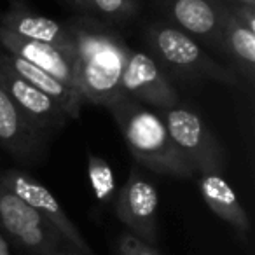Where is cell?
I'll return each mask as SVG.
<instances>
[{"instance_id":"1","label":"cell","mask_w":255,"mask_h":255,"mask_svg":"<svg viewBox=\"0 0 255 255\" xmlns=\"http://www.w3.org/2000/svg\"><path fill=\"white\" fill-rule=\"evenodd\" d=\"M74 39L77 84L86 103L112 107L121 98V77L131 47L112 28L93 16L68 19Z\"/></svg>"},{"instance_id":"2","label":"cell","mask_w":255,"mask_h":255,"mask_svg":"<svg viewBox=\"0 0 255 255\" xmlns=\"http://www.w3.org/2000/svg\"><path fill=\"white\" fill-rule=\"evenodd\" d=\"M109 110L123 133L128 150L140 166L180 178L194 175V170L173 145L163 117L156 109L124 96Z\"/></svg>"},{"instance_id":"3","label":"cell","mask_w":255,"mask_h":255,"mask_svg":"<svg viewBox=\"0 0 255 255\" xmlns=\"http://www.w3.org/2000/svg\"><path fill=\"white\" fill-rule=\"evenodd\" d=\"M145 44L150 56L168 75L184 81L213 79L227 86H236L240 81L233 68L215 61L194 39L170 23H152L145 32Z\"/></svg>"},{"instance_id":"4","label":"cell","mask_w":255,"mask_h":255,"mask_svg":"<svg viewBox=\"0 0 255 255\" xmlns=\"http://www.w3.org/2000/svg\"><path fill=\"white\" fill-rule=\"evenodd\" d=\"M0 224L33 255H84L74 248L42 215L0 184Z\"/></svg>"},{"instance_id":"5","label":"cell","mask_w":255,"mask_h":255,"mask_svg":"<svg viewBox=\"0 0 255 255\" xmlns=\"http://www.w3.org/2000/svg\"><path fill=\"white\" fill-rule=\"evenodd\" d=\"M170 138L187 164L199 173H222L224 152L199 114L185 107L157 110Z\"/></svg>"},{"instance_id":"6","label":"cell","mask_w":255,"mask_h":255,"mask_svg":"<svg viewBox=\"0 0 255 255\" xmlns=\"http://www.w3.org/2000/svg\"><path fill=\"white\" fill-rule=\"evenodd\" d=\"M121 91L126 98L136 100L156 110L178 107V93L170 75L150 54L129 49L121 77Z\"/></svg>"},{"instance_id":"7","label":"cell","mask_w":255,"mask_h":255,"mask_svg":"<svg viewBox=\"0 0 255 255\" xmlns=\"http://www.w3.org/2000/svg\"><path fill=\"white\" fill-rule=\"evenodd\" d=\"M0 184L4 185L5 189H9L12 194L18 196L19 199H23L28 206H32L39 215H42L81 254L95 255L91 247L88 245V241L82 238V234L79 233L75 224L68 219L65 210L61 208L60 201L54 198V194H51V191L46 185H42L40 182H37L35 178L30 177L28 173H25L21 170L5 171L0 177Z\"/></svg>"},{"instance_id":"8","label":"cell","mask_w":255,"mask_h":255,"mask_svg":"<svg viewBox=\"0 0 255 255\" xmlns=\"http://www.w3.org/2000/svg\"><path fill=\"white\" fill-rule=\"evenodd\" d=\"M0 84L4 86L25 119L46 136L60 131L67 119H70L56 102L30 84L7 63L2 46H0Z\"/></svg>"},{"instance_id":"9","label":"cell","mask_w":255,"mask_h":255,"mask_svg":"<svg viewBox=\"0 0 255 255\" xmlns=\"http://www.w3.org/2000/svg\"><path fill=\"white\" fill-rule=\"evenodd\" d=\"M157 208L159 194L156 185L143 177L138 166H133L131 173L117 194V219L131 231L133 236L150 245L157 238Z\"/></svg>"},{"instance_id":"10","label":"cell","mask_w":255,"mask_h":255,"mask_svg":"<svg viewBox=\"0 0 255 255\" xmlns=\"http://www.w3.org/2000/svg\"><path fill=\"white\" fill-rule=\"evenodd\" d=\"M170 25L203 42L222 56V19L227 4L224 0H161Z\"/></svg>"},{"instance_id":"11","label":"cell","mask_w":255,"mask_h":255,"mask_svg":"<svg viewBox=\"0 0 255 255\" xmlns=\"http://www.w3.org/2000/svg\"><path fill=\"white\" fill-rule=\"evenodd\" d=\"M0 46L9 53H12L14 56L47 72L54 79H58L60 82L67 84L68 88H72L81 95L77 84V67H75L74 54L67 53L60 47L51 46V44L23 39V37L16 35V33L9 32L5 28H0Z\"/></svg>"},{"instance_id":"12","label":"cell","mask_w":255,"mask_h":255,"mask_svg":"<svg viewBox=\"0 0 255 255\" xmlns=\"http://www.w3.org/2000/svg\"><path fill=\"white\" fill-rule=\"evenodd\" d=\"M44 133L25 119L12 98L0 84V147L25 163H37L46 152Z\"/></svg>"},{"instance_id":"13","label":"cell","mask_w":255,"mask_h":255,"mask_svg":"<svg viewBox=\"0 0 255 255\" xmlns=\"http://www.w3.org/2000/svg\"><path fill=\"white\" fill-rule=\"evenodd\" d=\"M0 28L9 30L23 39L51 44L75 56L74 39L65 23L35 14L21 4H12L9 11L0 12Z\"/></svg>"},{"instance_id":"14","label":"cell","mask_w":255,"mask_h":255,"mask_svg":"<svg viewBox=\"0 0 255 255\" xmlns=\"http://www.w3.org/2000/svg\"><path fill=\"white\" fill-rule=\"evenodd\" d=\"M222 56L248 84L255 81V30L248 28L229 5L222 19Z\"/></svg>"},{"instance_id":"15","label":"cell","mask_w":255,"mask_h":255,"mask_svg":"<svg viewBox=\"0 0 255 255\" xmlns=\"http://www.w3.org/2000/svg\"><path fill=\"white\" fill-rule=\"evenodd\" d=\"M4 53H5L7 63L11 65L23 79H26V81L32 86H35L39 91H42L46 96H49L53 102H56L70 119H77V117L81 116V107L84 105L86 102L77 91H74V89L68 88L67 84H63V82H60L58 79H54L53 75H49L47 72L40 70L35 65L14 56V54L9 53V51L4 49Z\"/></svg>"},{"instance_id":"16","label":"cell","mask_w":255,"mask_h":255,"mask_svg":"<svg viewBox=\"0 0 255 255\" xmlns=\"http://www.w3.org/2000/svg\"><path fill=\"white\" fill-rule=\"evenodd\" d=\"M199 191H201V196L208 205V208L217 217L229 222L240 233H247L250 227L248 215L241 206V203L238 201L229 182L222 177V173H213V171L212 173H201Z\"/></svg>"},{"instance_id":"17","label":"cell","mask_w":255,"mask_h":255,"mask_svg":"<svg viewBox=\"0 0 255 255\" xmlns=\"http://www.w3.org/2000/svg\"><path fill=\"white\" fill-rule=\"evenodd\" d=\"M88 177L96 199L109 203L116 194V177L110 164L96 154H88Z\"/></svg>"},{"instance_id":"18","label":"cell","mask_w":255,"mask_h":255,"mask_svg":"<svg viewBox=\"0 0 255 255\" xmlns=\"http://www.w3.org/2000/svg\"><path fill=\"white\" fill-rule=\"evenodd\" d=\"M86 11L112 23L131 19L138 12V0H86Z\"/></svg>"},{"instance_id":"19","label":"cell","mask_w":255,"mask_h":255,"mask_svg":"<svg viewBox=\"0 0 255 255\" xmlns=\"http://www.w3.org/2000/svg\"><path fill=\"white\" fill-rule=\"evenodd\" d=\"M119 255H157V252L149 243L128 233L119 240Z\"/></svg>"},{"instance_id":"20","label":"cell","mask_w":255,"mask_h":255,"mask_svg":"<svg viewBox=\"0 0 255 255\" xmlns=\"http://www.w3.org/2000/svg\"><path fill=\"white\" fill-rule=\"evenodd\" d=\"M227 5H233V4H238V5H248V7H254L255 9V0H224Z\"/></svg>"},{"instance_id":"21","label":"cell","mask_w":255,"mask_h":255,"mask_svg":"<svg viewBox=\"0 0 255 255\" xmlns=\"http://www.w3.org/2000/svg\"><path fill=\"white\" fill-rule=\"evenodd\" d=\"M0 255H9V248H7V243L2 236H0Z\"/></svg>"},{"instance_id":"22","label":"cell","mask_w":255,"mask_h":255,"mask_svg":"<svg viewBox=\"0 0 255 255\" xmlns=\"http://www.w3.org/2000/svg\"><path fill=\"white\" fill-rule=\"evenodd\" d=\"M70 2H74L75 5H79V7L86 11V0H70Z\"/></svg>"}]
</instances>
